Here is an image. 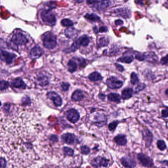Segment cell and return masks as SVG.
I'll return each instance as SVG.
<instances>
[{
    "instance_id": "44",
    "label": "cell",
    "mask_w": 168,
    "mask_h": 168,
    "mask_svg": "<svg viewBox=\"0 0 168 168\" xmlns=\"http://www.w3.org/2000/svg\"><path fill=\"white\" fill-rule=\"evenodd\" d=\"M115 24L117 25H119L122 24H123V21L121 20H117L115 21Z\"/></svg>"
},
{
    "instance_id": "45",
    "label": "cell",
    "mask_w": 168,
    "mask_h": 168,
    "mask_svg": "<svg viewBox=\"0 0 168 168\" xmlns=\"http://www.w3.org/2000/svg\"><path fill=\"white\" fill-rule=\"evenodd\" d=\"M99 97L101 100H104V99L105 98V95H104L103 94H100L99 95Z\"/></svg>"
},
{
    "instance_id": "2",
    "label": "cell",
    "mask_w": 168,
    "mask_h": 168,
    "mask_svg": "<svg viewBox=\"0 0 168 168\" xmlns=\"http://www.w3.org/2000/svg\"><path fill=\"white\" fill-rule=\"evenodd\" d=\"M41 18L44 22L50 25L54 26L56 23L55 15L50 10H44L41 13Z\"/></svg>"
},
{
    "instance_id": "32",
    "label": "cell",
    "mask_w": 168,
    "mask_h": 168,
    "mask_svg": "<svg viewBox=\"0 0 168 168\" xmlns=\"http://www.w3.org/2000/svg\"><path fill=\"white\" fill-rule=\"evenodd\" d=\"M79 47H80V45H79V42L78 40H75V42L72 45L71 47L70 48L69 52L76 51V50H78V49H79Z\"/></svg>"
},
{
    "instance_id": "46",
    "label": "cell",
    "mask_w": 168,
    "mask_h": 168,
    "mask_svg": "<svg viewBox=\"0 0 168 168\" xmlns=\"http://www.w3.org/2000/svg\"><path fill=\"white\" fill-rule=\"evenodd\" d=\"M162 163L164 165H166L167 166H168V160H164L162 162Z\"/></svg>"
},
{
    "instance_id": "22",
    "label": "cell",
    "mask_w": 168,
    "mask_h": 168,
    "mask_svg": "<svg viewBox=\"0 0 168 168\" xmlns=\"http://www.w3.org/2000/svg\"><path fill=\"white\" fill-rule=\"evenodd\" d=\"M133 90L131 88H125L122 92V98L124 100H127L132 97Z\"/></svg>"
},
{
    "instance_id": "41",
    "label": "cell",
    "mask_w": 168,
    "mask_h": 168,
    "mask_svg": "<svg viewBox=\"0 0 168 168\" xmlns=\"http://www.w3.org/2000/svg\"><path fill=\"white\" fill-rule=\"evenodd\" d=\"M162 117H168V110H164L162 111Z\"/></svg>"
},
{
    "instance_id": "29",
    "label": "cell",
    "mask_w": 168,
    "mask_h": 168,
    "mask_svg": "<svg viewBox=\"0 0 168 168\" xmlns=\"http://www.w3.org/2000/svg\"><path fill=\"white\" fill-rule=\"evenodd\" d=\"M63 153L65 156H73L74 154V150L70 147H64L63 148Z\"/></svg>"
},
{
    "instance_id": "25",
    "label": "cell",
    "mask_w": 168,
    "mask_h": 168,
    "mask_svg": "<svg viewBox=\"0 0 168 168\" xmlns=\"http://www.w3.org/2000/svg\"><path fill=\"white\" fill-rule=\"evenodd\" d=\"M89 78L91 81H100L103 79V77L101 76L100 74L95 72L93 73H91L89 76Z\"/></svg>"
},
{
    "instance_id": "38",
    "label": "cell",
    "mask_w": 168,
    "mask_h": 168,
    "mask_svg": "<svg viewBox=\"0 0 168 168\" xmlns=\"http://www.w3.org/2000/svg\"><path fill=\"white\" fill-rule=\"evenodd\" d=\"M61 86V87L62 90L64 91H67L69 89L70 84L68 83H62Z\"/></svg>"
},
{
    "instance_id": "48",
    "label": "cell",
    "mask_w": 168,
    "mask_h": 168,
    "mask_svg": "<svg viewBox=\"0 0 168 168\" xmlns=\"http://www.w3.org/2000/svg\"><path fill=\"white\" fill-rule=\"evenodd\" d=\"M166 94L167 95H168V89L166 91Z\"/></svg>"
},
{
    "instance_id": "39",
    "label": "cell",
    "mask_w": 168,
    "mask_h": 168,
    "mask_svg": "<svg viewBox=\"0 0 168 168\" xmlns=\"http://www.w3.org/2000/svg\"><path fill=\"white\" fill-rule=\"evenodd\" d=\"M161 63L162 65H168V55L161 59Z\"/></svg>"
},
{
    "instance_id": "9",
    "label": "cell",
    "mask_w": 168,
    "mask_h": 168,
    "mask_svg": "<svg viewBox=\"0 0 168 168\" xmlns=\"http://www.w3.org/2000/svg\"><path fill=\"white\" fill-rule=\"evenodd\" d=\"M16 57L15 54L10 53L7 51L2 50L1 52V58L3 61L6 62L8 64H10L13 61V60Z\"/></svg>"
},
{
    "instance_id": "6",
    "label": "cell",
    "mask_w": 168,
    "mask_h": 168,
    "mask_svg": "<svg viewBox=\"0 0 168 168\" xmlns=\"http://www.w3.org/2000/svg\"><path fill=\"white\" fill-rule=\"evenodd\" d=\"M27 42V39L26 37L21 33H15L11 38V42L16 45H24Z\"/></svg>"
},
{
    "instance_id": "14",
    "label": "cell",
    "mask_w": 168,
    "mask_h": 168,
    "mask_svg": "<svg viewBox=\"0 0 168 168\" xmlns=\"http://www.w3.org/2000/svg\"><path fill=\"white\" fill-rule=\"evenodd\" d=\"M61 138L63 142L68 144H72L75 143L76 142L75 136L70 133H66L63 135Z\"/></svg>"
},
{
    "instance_id": "40",
    "label": "cell",
    "mask_w": 168,
    "mask_h": 168,
    "mask_svg": "<svg viewBox=\"0 0 168 168\" xmlns=\"http://www.w3.org/2000/svg\"><path fill=\"white\" fill-rule=\"evenodd\" d=\"M108 31V29L106 26H102L100 28L99 31V32H107V31Z\"/></svg>"
},
{
    "instance_id": "30",
    "label": "cell",
    "mask_w": 168,
    "mask_h": 168,
    "mask_svg": "<svg viewBox=\"0 0 168 168\" xmlns=\"http://www.w3.org/2000/svg\"><path fill=\"white\" fill-rule=\"evenodd\" d=\"M157 146L158 149L161 151L165 150L167 148L166 144L164 141L161 140L157 141Z\"/></svg>"
},
{
    "instance_id": "12",
    "label": "cell",
    "mask_w": 168,
    "mask_h": 168,
    "mask_svg": "<svg viewBox=\"0 0 168 168\" xmlns=\"http://www.w3.org/2000/svg\"><path fill=\"white\" fill-rule=\"evenodd\" d=\"M44 53L43 49L39 46H36L31 49L30 57L32 59H37L40 58Z\"/></svg>"
},
{
    "instance_id": "16",
    "label": "cell",
    "mask_w": 168,
    "mask_h": 168,
    "mask_svg": "<svg viewBox=\"0 0 168 168\" xmlns=\"http://www.w3.org/2000/svg\"><path fill=\"white\" fill-rule=\"evenodd\" d=\"M115 12L116 15L122 16L123 18H129L131 16V11L128 8H119L116 10Z\"/></svg>"
},
{
    "instance_id": "15",
    "label": "cell",
    "mask_w": 168,
    "mask_h": 168,
    "mask_svg": "<svg viewBox=\"0 0 168 168\" xmlns=\"http://www.w3.org/2000/svg\"><path fill=\"white\" fill-rule=\"evenodd\" d=\"M11 85L13 87L22 89H25L27 86L26 84L22 81V79L19 78H15L11 81Z\"/></svg>"
},
{
    "instance_id": "8",
    "label": "cell",
    "mask_w": 168,
    "mask_h": 168,
    "mask_svg": "<svg viewBox=\"0 0 168 168\" xmlns=\"http://www.w3.org/2000/svg\"><path fill=\"white\" fill-rule=\"evenodd\" d=\"M66 117L67 119L73 123L77 122L80 118L78 112L75 109H71L68 110L66 113Z\"/></svg>"
},
{
    "instance_id": "49",
    "label": "cell",
    "mask_w": 168,
    "mask_h": 168,
    "mask_svg": "<svg viewBox=\"0 0 168 168\" xmlns=\"http://www.w3.org/2000/svg\"></svg>"
},
{
    "instance_id": "24",
    "label": "cell",
    "mask_w": 168,
    "mask_h": 168,
    "mask_svg": "<svg viewBox=\"0 0 168 168\" xmlns=\"http://www.w3.org/2000/svg\"><path fill=\"white\" fill-rule=\"evenodd\" d=\"M68 71L70 73H74L78 69V64L74 60H71L68 63Z\"/></svg>"
},
{
    "instance_id": "43",
    "label": "cell",
    "mask_w": 168,
    "mask_h": 168,
    "mask_svg": "<svg viewBox=\"0 0 168 168\" xmlns=\"http://www.w3.org/2000/svg\"><path fill=\"white\" fill-rule=\"evenodd\" d=\"M30 101V99L28 97H24V98H23L22 99V103H26L27 104H28V103H29Z\"/></svg>"
},
{
    "instance_id": "20",
    "label": "cell",
    "mask_w": 168,
    "mask_h": 168,
    "mask_svg": "<svg viewBox=\"0 0 168 168\" xmlns=\"http://www.w3.org/2000/svg\"><path fill=\"white\" fill-rule=\"evenodd\" d=\"M83 98H84V94L83 93V91L79 90L75 91L72 96V99L74 101L81 100Z\"/></svg>"
},
{
    "instance_id": "7",
    "label": "cell",
    "mask_w": 168,
    "mask_h": 168,
    "mask_svg": "<svg viewBox=\"0 0 168 168\" xmlns=\"http://www.w3.org/2000/svg\"><path fill=\"white\" fill-rule=\"evenodd\" d=\"M106 84L108 87L111 89H118L122 86L123 83L122 81L118 80L117 78L110 77L107 79Z\"/></svg>"
},
{
    "instance_id": "37",
    "label": "cell",
    "mask_w": 168,
    "mask_h": 168,
    "mask_svg": "<svg viewBox=\"0 0 168 168\" xmlns=\"http://www.w3.org/2000/svg\"><path fill=\"white\" fill-rule=\"evenodd\" d=\"M146 88V85L144 83H140L137 86V87L135 88V92L137 93L144 90Z\"/></svg>"
},
{
    "instance_id": "4",
    "label": "cell",
    "mask_w": 168,
    "mask_h": 168,
    "mask_svg": "<svg viewBox=\"0 0 168 168\" xmlns=\"http://www.w3.org/2000/svg\"><path fill=\"white\" fill-rule=\"evenodd\" d=\"M91 164L96 168L107 167L109 164V160L106 157L98 156L91 161Z\"/></svg>"
},
{
    "instance_id": "23",
    "label": "cell",
    "mask_w": 168,
    "mask_h": 168,
    "mask_svg": "<svg viewBox=\"0 0 168 168\" xmlns=\"http://www.w3.org/2000/svg\"><path fill=\"white\" fill-rule=\"evenodd\" d=\"M108 101H111V102H115L119 103L121 101V97L117 93H110L108 96Z\"/></svg>"
},
{
    "instance_id": "11",
    "label": "cell",
    "mask_w": 168,
    "mask_h": 168,
    "mask_svg": "<svg viewBox=\"0 0 168 168\" xmlns=\"http://www.w3.org/2000/svg\"><path fill=\"white\" fill-rule=\"evenodd\" d=\"M122 165L126 168H134L136 166L135 160L132 157L124 156L120 159Z\"/></svg>"
},
{
    "instance_id": "26",
    "label": "cell",
    "mask_w": 168,
    "mask_h": 168,
    "mask_svg": "<svg viewBox=\"0 0 168 168\" xmlns=\"http://www.w3.org/2000/svg\"><path fill=\"white\" fill-rule=\"evenodd\" d=\"M85 18L89 20L90 21H93V22H98L100 20V18L97 15L94 13H87L85 15Z\"/></svg>"
},
{
    "instance_id": "47",
    "label": "cell",
    "mask_w": 168,
    "mask_h": 168,
    "mask_svg": "<svg viewBox=\"0 0 168 168\" xmlns=\"http://www.w3.org/2000/svg\"><path fill=\"white\" fill-rule=\"evenodd\" d=\"M94 32L95 33H98V32H99V31H98V29H97V27H96V26H95V27H94Z\"/></svg>"
},
{
    "instance_id": "36",
    "label": "cell",
    "mask_w": 168,
    "mask_h": 168,
    "mask_svg": "<svg viewBox=\"0 0 168 168\" xmlns=\"http://www.w3.org/2000/svg\"><path fill=\"white\" fill-rule=\"evenodd\" d=\"M81 152L84 155H87L90 152V149L87 146H83L81 147Z\"/></svg>"
},
{
    "instance_id": "10",
    "label": "cell",
    "mask_w": 168,
    "mask_h": 168,
    "mask_svg": "<svg viewBox=\"0 0 168 168\" xmlns=\"http://www.w3.org/2000/svg\"><path fill=\"white\" fill-rule=\"evenodd\" d=\"M47 97L49 99L52 101L56 107L61 106L62 104V100L60 96L54 92H49L47 93Z\"/></svg>"
},
{
    "instance_id": "42",
    "label": "cell",
    "mask_w": 168,
    "mask_h": 168,
    "mask_svg": "<svg viewBox=\"0 0 168 168\" xmlns=\"http://www.w3.org/2000/svg\"><path fill=\"white\" fill-rule=\"evenodd\" d=\"M115 66L117 67V69L120 72H123L124 71V69L123 68V66H121V65H120V64H118L117 63H116L115 64Z\"/></svg>"
},
{
    "instance_id": "34",
    "label": "cell",
    "mask_w": 168,
    "mask_h": 168,
    "mask_svg": "<svg viewBox=\"0 0 168 168\" xmlns=\"http://www.w3.org/2000/svg\"><path fill=\"white\" fill-rule=\"evenodd\" d=\"M118 123H119V121H117V120L112 122L108 125V129L110 130V131H114L117 128Z\"/></svg>"
},
{
    "instance_id": "5",
    "label": "cell",
    "mask_w": 168,
    "mask_h": 168,
    "mask_svg": "<svg viewBox=\"0 0 168 168\" xmlns=\"http://www.w3.org/2000/svg\"><path fill=\"white\" fill-rule=\"evenodd\" d=\"M137 159L144 167L150 168L153 165V161L150 157L144 154L140 153L137 154Z\"/></svg>"
},
{
    "instance_id": "27",
    "label": "cell",
    "mask_w": 168,
    "mask_h": 168,
    "mask_svg": "<svg viewBox=\"0 0 168 168\" xmlns=\"http://www.w3.org/2000/svg\"><path fill=\"white\" fill-rule=\"evenodd\" d=\"M134 60V58L133 57L128 56H123L122 57H120L117 60V61L120 62H122V63H131Z\"/></svg>"
},
{
    "instance_id": "17",
    "label": "cell",
    "mask_w": 168,
    "mask_h": 168,
    "mask_svg": "<svg viewBox=\"0 0 168 168\" xmlns=\"http://www.w3.org/2000/svg\"><path fill=\"white\" fill-rule=\"evenodd\" d=\"M114 141L119 146H123L125 145L127 142V137L125 135H118L114 137Z\"/></svg>"
},
{
    "instance_id": "1",
    "label": "cell",
    "mask_w": 168,
    "mask_h": 168,
    "mask_svg": "<svg viewBox=\"0 0 168 168\" xmlns=\"http://www.w3.org/2000/svg\"><path fill=\"white\" fill-rule=\"evenodd\" d=\"M42 42L44 47L46 48L54 49L57 45L56 37L51 33L47 32L43 36Z\"/></svg>"
},
{
    "instance_id": "18",
    "label": "cell",
    "mask_w": 168,
    "mask_h": 168,
    "mask_svg": "<svg viewBox=\"0 0 168 168\" xmlns=\"http://www.w3.org/2000/svg\"><path fill=\"white\" fill-rule=\"evenodd\" d=\"M36 83L37 84L41 86L47 85L49 84V79L47 76L44 75H40L36 78Z\"/></svg>"
},
{
    "instance_id": "31",
    "label": "cell",
    "mask_w": 168,
    "mask_h": 168,
    "mask_svg": "<svg viewBox=\"0 0 168 168\" xmlns=\"http://www.w3.org/2000/svg\"><path fill=\"white\" fill-rule=\"evenodd\" d=\"M61 23L63 26H65V27H71L74 25L73 21L69 20V19H63L62 20Z\"/></svg>"
},
{
    "instance_id": "13",
    "label": "cell",
    "mask_w": 168,
    "mask_h": 168,
    "mask_svg": "<svg viewBox=\"0 0 168 168\" xmlns=\"http://www.w3.org/2000/svg\"><path fill=\"white\" fill-rule=\"evenodd\" d=\"M143 138L145 142L146 147H149L151 144L153 140V135L152 133L149 130H146L142 132Z\"/></svg>"
},
{
    "instance_id": "28",
    "label": "cell",
    "mask_w": 168,
    "mask_h": 168,
    "mask_svg": "<svg viewBox=\"0 0 168 168\" xmlns=\"http://www.w3.org/2000/svg\"><path fill=\"white\" fill-rule=\"evenodd\" d=\"M109 43V40L107 37H103L99 39V42L98 43V47H102L107 46Z\"/></svg>"
},
{
    "instance_id": "19",
    "label": "cell",
    "mask_w": 168,
    "mask_h": 168,
    "mask_svg": "<svg viewBox=\"0 0 168 168\" xmlns=\"http://www.w3.org/2000/svg\"><path fill=\"white\" fill-rule=\"evenodd\" d=\"M65 34L68 38L74 39L78 35V32L74 28H68L65 30Z\"/></svg>"
},
{
    "instance_id": "35",
    "label": "cell",
    "mask_w": 168,
    "mask_h": 168,
    "mask_svg": "<svg viewBox=\"0 0 168 168\" xmlns=\"http://www.w3.org/2000/svg\"><path fill=\"white\" fill-rule=\"evenodd\" d=\"M10 86L9 83L6 81H1V85H0V87H1V90L3 91V90L8 89Z\"/></svg>"
},
{
    "instance_id": "3",
    "label": "cell",
    "mask_w": 168,
    "mask_h": 168,
    "mask_svg": "<svg viewBox=\"0 0 168 168\" xmlns=\"http://www.w3.org/2000/svg\"><path fill=\"white\" fill-rule=\"evenodd\" d=\"M87 3L94 10L101 11L110 6L111 2L109 1H87Z\"/></svg>"
},
{
    "instance_id": "33",
    "label": "cell",
    "mask_w": 168,
    "mask_h": 168,
    "mask_svg": "<svg viewBox=\"0 0 168 168\" xmlns=\"http://www.w3.org/2000/svg\"><path fill=\"white\" fill-rule=\"evenodd\" d=\"M131 83L133 85L139 83V78L135 73H132L131 75Z\"/></svg>"
},
{
    "instance_id": "21",
    "label": "cell",
    "mask_w": 168,
    "mask_h": 168,
    "mask_svg": "<svg viewBox=\"0 0 168 168\" xmlns=\"http://www.w3.org/2000/svg\"><path fill=\"white\" fill-rule=\"evenodd\" d=\"M78 42H79L80 46H83L84 47H87L89 44L90 42V38L88 36L84 35V36H81L79 37V39H78Z\"/></svg>"
}]
</instances>
